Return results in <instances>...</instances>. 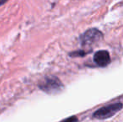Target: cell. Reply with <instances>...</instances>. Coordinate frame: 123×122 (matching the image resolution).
<instances>
[{"label": "cell", "mask_w": 123, "mask_h": 122, "mask_svg": "<svg viewBox=\"0 0 123 122\" xmlns=\"http://www.w3.org/2000/svg\"><path fill=\"white\" fill-rule=\"evenodd\" d=\"M39 87L47 94H58L64 89V85L57 77H47L40 82Z\"/></svg>", "instance_id": "6da1fadb"}, {"label": "cell", "mask_w": 123, "mask_h": 122, "mask_svg": "<svg viewBox=\"0 0 123 122\" xmlns=\"http://www.w3.org/2000/svg\"><path fill=\"white\" fill-rule=\"evenodd\" d=\"M123 105L122 103H114L108 105L98 109L93 113V118L97 120H105L111 118L118 113L121 110H122Z\"/></svg>", "instance_id": "7a4b0ae2"}, {"label": "cell", "mask_w": 123, "mask_h": 122, "mask_svg": "<svg viewBox=\"0 0 123 122\" xmlns=\"http://www.w3.org/2000/svg\"><path fill=\"white\" fill-rule=\"evenodd\" d=\"M103 38V34L96 28L90 29L86 30L83 34H81L80 39L82 46H91L97 44L99 41Z\"/></svg>", "instance_id": "3957f363"}, {"label": "cell", "mask_w": 123, "mask_h": 122, "mask_svg": "<svg viewBox=\"0 0 123 122\" xmlns=\"http://www.w3.org/2000/svg\"><path fill=\"white\" fill-rule=\"evenodd\" d=\"M94 62L100 67H106L111 63L110 54L106 50H99L94 54Z\"/></svg>", "instance_id": "277c9868"}, {"label": "cell", "mask_w": 123, "mask_h": 122, "mask_svg": "<svg viewBox=\"0 0 123 122\" xmlns=\"http://www.w3.org/2000/svg\"><path fill=\"white\" fill-rule=\"evenodd\" d=\"M87 53L85 52L83 50H79V51H74L70 54V56L71 57H82V56H86Z\"/></svg>", "instance_id": "5b68a950"}, {"label": "cell", "mask_w": 123, "mask_h": 122, "mask_svg": "<svg viewBox=\"0 0 123 122\" xmlns=\"http://www.w3.org/2000/svg\"><path fill=\"white\" fill-rule=\"evenodd\" d=\"M61 122H78V118L76 116H70V117L62 121Z\"/></svg>", "instance_id": "8992f818"}, {"label": "cell", "mask_w": 123, "mask_h": 122, "mask_svg": "<svg viewBox=\"0 0 123 122\" xmlns=\"http://www.w3.org/2000/svg\"><path fill=\"white\" fill-rule=\"evenodd\" d=\"M7 2V0H0V6L1 5H3V3H5Z\"/></svg>", "instance_id": "52a82bcc"}]
</instances>
